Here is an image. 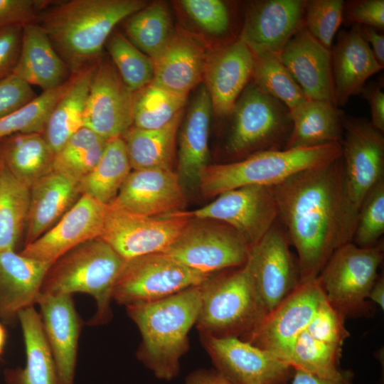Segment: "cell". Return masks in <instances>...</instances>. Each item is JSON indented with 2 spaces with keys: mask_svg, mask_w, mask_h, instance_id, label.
Instances as JSON below:
<instances>
[{
  "mask_svg": "<svg viewBox=\"0 0 384 384\" xmlns=\"http://www.w3.org/2000/svg\"><path fill=\"white\" fill-rule=\"evenodd\" d=\"M384 233V178L370 191L360 208L351 242L361 247L376 245Z\"/></svg>",
  "mask_w": 384,
  "mask_h": 384,
  "instance_id": "obj_45",
  "label": "cell"
},
{
  "mask_svg": "<svg viewBox=\"0 0 384 384\" xmlns=\"http://www.w3.org/2000/svg\"><path fill=\"white\" fill-rule=\"evenodd\" d=\"M70 80L71 77L62 85L42 92L27 105L1 118L0 139L19 133L42 134L53 108Z\"/></svg>",
  "mask_w": 384,
  "mask_h": 384,
  "instance_id": "obj_43",
  "label": "cell"
},
{
  "mask_svg": "<svg viewBox=\"0 0 384 384\" xmlns=\"http://www.w3.org/2000/svg\"><path fill=\"white\" fill-rule=\"evenodd\" d=\"M81 196L79 182L50 171L30 188L26 245L32 242L52 226Z\"/></svg>",
  "mask_w": 384,
  "mask_h": 384,
  "instance_id": "obj_29",
  "label": "cell"
},
{
  "mask_svg": "<svg viewBox=\"0 0 384 384\" xmlns=\"http://www.w3.org/2000/svg\"><path fill=\"white\" fill-rule=\"evenodd\" d=\"M6 339V333L3 326L0 324V355L2 353Z\"/></svg>",
  "mask_w": 384,
  "mask_h": 384,
  "instance_id": "obj_57",
  "label": "cell"
},
{
  "mask_svg": "<svg viewBox=\"0 0 384 384\" xmlns=\"http://www.w3.org/2000/svg\"><path fill=\"white\" fill-rule=\"evenodd\" d=\"M107 141L82 127L55 153L52 171L80 182L95 168Z\"/></svg>",
  "mask_w": 384,
  "mask_h": 384,
  "instance_id": "obj_39",
  "label": "cell"
},
{
  "mask_svg": "<svg viewBox=\"0 0 384 384\" xmlns=\"http://www.w3.org/2000/svg\"><path fill=\"white\" fill-rule=\"evenodd\" d=\"M253 66L252 52L238 37L209 55L203 80L217 115L230 113L250 82Z\"/></svg>",
  "mask_w": 384,
  "mask_h": 384,
  "instance_id": "obj_21",
  "label": "cell"
},
{
  "mask_svg": "<svg viewBox=\"0 0 384 384\" xmlns=\"http://www.w3.org/2000/svg\"><path fill=\"white\" fill-rule=\"evenodd\" d=\"M343 0H306L304 27L323 46L331 50L343 23Z\"/></svg>",
  "mask_w": 384,
  "mask_h": 384,
  "instance_id": "obj_44",
  "label": "cell"
},
{
  "mask_svg": "<svg viewBox=\"0 0 384 384\" xmlns=\"http://www.w3.org/2000/svg\"><path fill=\"white\" fill-rule=\"evenodd\" d=\"M208 56L198 38L186 31H174L163 50L151 60L152 82L188 95L203 80Z\"/></svg>",
  "mask_w": 384,
  "mask_h": 384,
  "instance_id": "obj_26",
  "label": "cell"
},
{
  "mask_svg": "<svg viewBox=\"0 0 384 384\" xmlns=\"http://www.w3.org/2000/svg\"><path fill=\"white\" fill-rule=\"evenodd\" d=\"M383 259L381 245L349 242L335 249L318 276L329 302L344 316L364 309Z\"/></svg>",
  "mask_w": 384,
  "mask_h": 384,
  "instance_id": "obj_10",
  "label": "cell"
},
{
  "mask_svg": "<svg viewBox=\"0 0 384 384\" xmlns=\"http://www.w3.org/2000/svg\"><path fill=\"white\" fill-rule=\"evenodd\" d=\"M0 167H1V165H0Z\"/></svg>",
  "mask_w": 384,
  "mask_h": 384,
  "instance_id": "obj_58",
  "label": "cell"
},
{
  "mask_svg": "<svg viewBox=\"0 0 384 384\" xmlns=\"http://www.w3.org/2000/svg\"><path fill=\"white\" fill-rule=\"evenodd\" d=\"M383 80L366 85L361 95L368 102L370 110V123L378 131L384 132Z\"/></svg>",
  "mask_w": 384,
  "mask_h": 384,
  "instance_id": "obj_52",
  "label": "cell"
},
{
  "mask_svg": "<svg viewBox=\"0 0 384 384\" xmlns=\"http://www.w3.org/2000/svg\"><path fill=\"white\" fill-rule=\"evenodd\" d=\"M185 384H235L216 370H197L186 379Z\"/></svg>",
  "mask_w": 384,
  "mask_h": 384,
  "instance_id": "obj_54",
  "label": "cell"
},
{
  "mask_svg": "<svg viewBox=\"0 0 384 384\" xmlns=\"http://www.w3.org/2000/svg\"><path fill=\"white\" fill-rule=\"evenodd\" d=\"M26 354L24 368L6 369L5 384H58L55 363L40 314L30 306L18 314Z\"/></svg>",
  "mask_w": 384,
  "mask_h": 384,
  "instance_id": "obj_31",
  "label": "cell"
},
{
  "mask_svg": "<svg viewBox=\"0 0 384 384\" xmlns=\"http://www.w3.org/2000/svg\"><path fill=\"white\" fill-rule=\"evenodd\" d=\"M289 239L277 220L250 248L245 264L267 314L299 284L298 262L289 247Z\"/></svg>",
  "mask_w": 384,
  "mask_h": 384,
  "instance_id": "obj_15",
  "label": "cell"
},
{
  "mask_svg": "<svg viewBox=\"0 0 384 384\" xmlns=\"http://www.w3.org/2000/svg\"><path fill=\"white\" fill-rule=\"evenodd\" d=\"M22 33L21 26L0 30V80L14 73L20 56Z\"/></svg>",
  "mask_w": 384,
  "mask_h": 384,
  "instance_id": "obj_51",
  "label": "cell"
},
{
  "mask_svg": "<svg viewBox=\"0 0 384 384\" xmlns=\"http://www.w3.org/2000/svg\"><path fill=\"white\" fill-rule=\"evenodd\" d=\"M36 304L40 306L58 384H73L80 324L71 295L40 293Z\"/></svg>",
  "mask_w": 384,
  "mask_h": 384,
  "instance_id": "obj_22",
  "label": "cell"
},
{
  "mask_svg": "<svg viewBox=\"0 0 384 384\" xmlns=\"http://www.w3.org/2000/svg\"><path fill=\"white\" fill-rule=\"evenodd\" d=\"M147 4L143 0L54 1L36 23L74 73L97 62L116 26Z\"/></svg>",
  "mask_w": 384,
  "mask_h": 384,
  "instance_id": "obj_2",
  "label": "cell"
},
{
  "mask_svg": "<svg viewBox=\"0 0 384 384\" xmlns=\"http://www.w3.org/2000/svg\"><path fill=\"white\" fill-rule=\"evenodd\" d=\"M216 370L235 384H287L292 368L271 352L238 337L202 334Z\"/></svg>",
  "mask_w": 384,
  "mask_h": 384,
  "instance_id": "obj_17",
  "label": "cell"
},
{
  "mask_svg": "<svg viewBox=\"0 0 384 384\" xmlns=\"http://www.w3.org/2000/svg\"><path fill=\"white\" fill-rule=\"evenodd\" d=\"M13 74L45 92L62 85L73 73L46 32L34 22L23 26L20 56Z\"/></svg>",
  "mask_w": 384,
  "mask_h": 384,
  "instance_id": "obj_28",
  "label": "cell"
},
{
  "mask_svg": "<svg viewBox=\"0 0 384 384\" xmlns=\"http://www.w3.org/2000/svg\"><path fill=\"white\" fill-rule=\"evenodd\" d=\"M186 212L164 216L139 215L108 205L99 238L124 260L164 252L191 220Z\"/></svg>",
  "mask_w": 384,
  "mask_h": 384,
  "instance_id": "obj_12",
  "label": "cell"
},
{
  "mask_svg": "<svg viewBox=\"0 0 384 384\" xmlns=\"http://www.w3.org/2000/svg\"><path fill=\"white\" fill-rule=\"evenodd\" d=\"M360 29L362 37L368 44L375 60L384 68L383 31L366 26H360Z\"/></svg>",
  "mask_w": 384,
  "mask_h": 384,
  "instance_id": "obj_53",
  "label": "cell"
},
{
  "mask_svg": "<svg viewBox=\"0 0 384 384\" xmlns=\"http://www.w3.org/2000/svg\"><path fill=\"white\" fill-rule=\"evenodd\" d=\"M96 63L72 74L68 87L48 117L42 134L55 154L84 127V112Z\"/></svg>",
  "mask_w": 384,
  "mask_h": 384,
  "instance_id": "obj_32",
  "label": "cell"
},
{
  "mask_svg": "<svg viewBox=\"0 0 384 384\" xmlns=\"http://www.w3.org/2000/svg\"><path fill=\"white\" fill-rule=\"evenodd\" d=\"M292 384H351L350 378L343 380H331L299 369H294Z\"/></svg>",
  "mask_w": 384,
  "mask_h": 384,
  "instance_id": "obj_55",
  "label": "cell"
},
{
  "mask_svg": "<svg viewBox=\"0 0 384 384\" xmlns=\"http://www.w3.org/2000/svg\"><path fill=\"white\" fill-rule=\"evenodd\" d=\"M249 251V245L230 226L216 220L191 218L164 253L189 268L213 274L244 265Z\"/></svg>",
  "mask_w": 384,
  "mask_h": 384,
  "instance_id": "obj_11",
  "label": "cell"
},
{
  "mask_svg": "<svg viewBox=\"0 0 384 384\" xmlns=\"http://www.w3.org/2000/svg\"><path fill=\"white\" fill-rule=\"evenodd\" d=\"M326 298L318 277L300 282L245 336V341L271 352L288 364L297 338L306 330L319 305Z\"/></svg>",
  "mask_w": 384,
  "mask_h": 384,
  "instance_id": "obj_13",
  "label": "cell"
},
{
  "mask_svg": "<svg viewBox=\"0 0 384 384\" xmlns=\"http://www.w3.org/2000/svg\"><path fill=\"white\" fill-rule=\"evenodd\" d=\"M340 142L342 210L338 247L351 242L364 199L384 178V135L363 117L344 114Z\"/></svg>",
  "mask_w": 384,
  "mask_h": 384,
  "instance_id": "obj_5",
  "label": "cell"
},
{
  "mask_svg": "<svg viewBox=\"0 0 384 384\" xmlns=\"http://www.w3.org/2000/svg\"><path fill=\"white\" fill-rule=\"evenodd\" d=\"M187 95L166 90L152 82L133 92V126L159 129L182 114Z\"/></svg>",
  "mask_w": 384,
  "mask_h": 384,
  "instance_id": "obj_37",
  "label": "cell"
},
{
  "mask_svg": "<svg viewBox=\"0 0 384 384\" xmlns=\"http://www.w3.org/2000/svg\"><path fill=\"white\" fill-rule=\"evenodd\" d=\"M54 156L41 133H19L0 139V164L29 188L52 171Z\"/></svg>",
  "mask_w": 384,
  "mask_h": 384,
  "instance_id": "obj_33",
  "label": "cell"
},
{
  "mask_svg": "<svg viewBox=\"0 0 384 384\" xmlns=\"http://www.w3.org/2000/svg\"><path fill=\"white\" fill-rule=\"evenodd\" d=\"M29 202L30 188L1 165L0 252L15 250L26 223Z\"/></svg>",
  "mask_w": 384,
  "mask_h": 384,
  "instance_id": "obj_38",
  "label": "cell"
},
{
  "mask_svg": "<svg viewBox=\"0 0 384 384\" xmlns=\"http://www.w3.org/2000/svg\"><path fill=\"white\" fill-rule=\"evenodd\" d=\"M107 210V205L82 194L53 226L20 253L53 263L78 245L99 238Z\"/></svg>",
  "mask_w": 384,
  "mask_h": 384,
  "instance_id": "obj_19",
  "label": "cell"
},
{
  "mask_svg": "<svg viewBox=\"0 0 384 384\" xmlns=\"http://www.w3.org/2000/svg\"><path fill=\"white\" fill-rule=\"evenodd\" d=\"M53 0H0V30L36 22Z\"/></svg>",
  "mask_w": 384,
  "mask_h": 384,
  "instance_id": "obj_48",
  "label": "cell"
},
{
  "mask_svg": "<svg viewBox=\"0 0 384 384\" xmlns=\"http://www.w3.org/2000/svg\"><path fill=\"white\" fill-rule=\"evenodd\" d=\"M37 95L15 75L0 80V119L29 103Z\"/></svg>",
  "mask_w": 384,
  "mask_h": 384,
  "instance_id": "obj_50",
  "label": "cell"
},
{
  "mask_svg": "<svg viewBox=\"0 0 384 384\" xmlns=\"http://www.w3.org/2000/svg\"><path fill=\"white\" fill-rule=\"evenodd\" d=\"M341 352V347L316 340L304 330L293 346L288 364L321 378L343 380L350 375L338 367Z\"/></svg>",
  "mask_w": 384,
  "mask_h": 384,
  "instance_id": "obj_41",
  "label": "cell"
},
{
  "mask_svg": "<svg viewBox=\"0 0 384 384\" xmlns=\"http://www.w3.org/2000/svg\"><path fill=\"white\" fill-rule=\"evenodd\" d=\"M52 263L26 257L15 250L0 252V319L18 321L19 313L36 303Z\"/></svg>",
  "mask_w": 384,
  "mask_h": 384,
  "instance_id": "obj_25",
  "label": "cell"
},
{
  "mask_svg": "<svg viewBox=\"0 0 384 384\" xmlns=\"http://www.w3.org/2000/svg\"><path fill=\"white\" fill-rule=\"evenodd\" d=\"M331 53L334 102L338 107L360 95L370 77L383 69L362 37L359 25L339 31Z\"/></svg>",
  "mask_w": 384,
  "mask_h": 384,
  "instance_id": "obj_24",
  "label": "cell"
},
{
  "mask_svg": "<svg viewBox=\"0 0 384 384\" xmlns=\"http://www.w3.org/2000/svg\"><path fill=\"white\" fill-rule=\"evenodd\" d=\"M201 285L126 306L142 337L139 358L159 379L171 380L179 373L180 359L188 347V334L198 315Z\"/></svg>",
  "mask_w": 384,
  "mask_h": 384,
  "instance_id": "obj_3",
  "label": "cell"
},
{
  "mask_svg": "<svg viewBox=\"0 0 384 384\" xmlns=\"http://www.w3.org/2000/svg\"><path fill=\"white\" fill-rule=\"evenodd\" d=\"M182 114L159 129L131 127L122 137L133 170L172 169L175 141Z\"/></svg>",
  "mask_w": 384,
  "mask_h": 384,
  "instance_id": "obj_34",
  "label": "cell"
},
{
  "mask_svg": "<svg viewBox=\"0 0 384 384\" xmlns=\"http://www.w3.org/2000/svg\"><path fill=\"white\" fill-rule=\"evenodd\" d=\"M280 58L308 100L336 105L331 50L323 46L305 27L287 43Z\"/></svg>",
  "mask_w": 384,
  "mask_h": 384,
  "instance_id": "obj_23",
  "label": "cell"
},
{
  "mask_svg": "<svg viewBox=\"0 0 384 384\" xmlns=\"http://www.w3.org/2000/svg\"><path fill=\"white\" fill-rule=\"evenodd\" d=\"M341 154L339 143L262 151L238 161L208 165L198 186L205 197L248 186H274L300 171L329 164Z\"/></svg>",
  "mask_w": 384,
  "mask_h": 384,
  "instance_id": "obj_4",
  "label": "cell"
},
{
  "mask_svg": "<svg viewBox=\"0 0 384 384\" xmlns=\"http://www.w3.org/2000/svg\"><path fill=\"white\" fill-rule=\"evenodd\" d=\"M343 23L384 31V0H351L344 1Z\"/></svg>",
  "mask_w": 384,
  "mask_h": 384,
  "instance_id": "obj_49",
  "label": "cell"
},
{
  "mask_svg": "<svg viewBox=\"0 0 384 384\" xmlns=\"http://www.w3.org/2000/svg\"><path fill=\"white\" fill-rule=\"evenodd\" d=\"M306 331L314 339L338 347L349 336L344 326V315L326 298L319 305Z\"/></svg>",
  "mask_w": 384,
  "mask_h": 384,
  "instance_id": "obj_47",
  "label": "cell"
},
{
  "mask_svg": "<svg viewBox=\"0 0 384 384\" xmlns=\"http://www.w3.org/2000/svg\"><path fill=\"white\" fill-rule=\"evenodd\" d=\"M191 218L223 223L233 228L250 248L278 220L273 186H248L230 190L193 212Z\"/></svg>",
  "mask_w": 384,
  "mask_h": 384,
  "instance_id": "obj_14",
  "label": "cell"
},
{
  "mask_svg": "<svg viewBox=\"0 0 384 384\" xmlns=\"http://www.w3.org/2000/svg\"><path fill=\"white\" fill-rule=\"evenodd\" d=\"M373 302L380 306L382 309L384 308V279L379 277L376 279L368 294Z\"/></svg>",
  "mask_w": 384,
  "mask_h": 384,
  "instance_id": "obj_56",
  "label": "cell"
},
{
  "mask_svg": "<svg viewBox=\"0 0 384 384\" xmlns=\"http://www.w3.org/2000/svg\"><path fill=\"white\" fill-rule=\"evenodd\" d=\"M105 48L121 78L132 92L152 82L154 67L151 58L122 32L115 28L107 38Z\"/></svg>",
  "mask_w": 384,
  "mask_h": 384,
  "instance_id": "obj_42",
  "label": "cell"
},
{
  "mask_svg": "<svg viewBox=\"0 0 384 384\" xmlns=\"http://www.w3.org/2000/svg\"><path fill=\"white\" fill-rule=\"evenodd\" d=\"M127 38L151 60L165 48L173 33L171 19L166 4L162 1L148 4L124 21Z\"/></svg>",
  "mask_w": 384,
  "mask_h": 384,
  "instance_id": "obj_36",
  "label": "cell"
},
{
  "mask_svg": "<svg viewBox=\"0 0 384 384\" xmlns=\"http://www.w3.org/2000/svg\"><path fill=\"white\" fill-rule=\"evenodd\" d=\"M196 325L202 334L215 337L247 336L267 312L246 264L201 285Z\"/></svg>",
  "mask_w": 384,
  "mask_h": 384,
  "instance_id": "obj_7",
  "label": "cell"
},
{
  "mask_svg": "<svg viewBox=\"0 0 384 384\" xmlns=\"http://www.w3.org/2000/svg\"><path fill=\"white\" fill-rule=\"evenodd\" d=\"M132 169L123 139L108 140L95 168L79 182L80 193L108 206L117 196Z\"/></svg>",
  "mask_w": 384,
  "mask_h": 384,
  "instance_id": "obj_35",
  "label": "cell"
},
{
  "mask_svg": "<svg viewBox=\"0 0 384 384\" xmlns=\"http://www.w3.org/2000/svg\"><path fill=\"white\" fill-rule=\"evenodd\" d=\"M124 260L100 238L85 242L52 263L41 293L88 294L95 299L97 306L92 323L105 322L110 316L112 289Z\"/></svg>",
  "mask_w": 384,
  "mask_h": 384,
  "instance_id": "obj_6",
  "label": "cell"
},
{
  "mask_svg": "<svg viewBox=\"0 0 384 384\" xmlns=\"http://www.w3.org/2000/svg\"><path fill=\"white\" fill-rule=\"evenodd\" d=\"M186 14L201 29L213 36L226 33L230 27L228 5L220 0L180 1Z\"/></svg>",
  "mask_w": 384,
  "mask_h": 384,
  "instance_id": "obj_46",
  "label": "cell"
},
{
  "mask_svg": "<svg viewBox=\"0 0 384 384\" xmlns=\"http://www.w3.org/2000/svg\"><path fill=\"white\" fill-rule=\"evenodd\" d=\"M292 130L285 149L340 143L344 112L334 104L307 100L289 111Z\"/></svg>",
  "mask_w": 384,
  "mask_h": 384,
  "instance_id": "obj_30",
  "label": "cell"
},
{
  "mask_svg": "<svg viewBox=\"0 0 384 384\" xmlns=\"http://www.w3.org/2000/svg\"><path fill=\"white\" fill-rule=\"evenodd\" d=\"M133 92L110 58H100L92 77L83 126L106 140L122 135L133 126Z\"/></svg>",
  "mask_w": 384,
  "mask_h": 384,
  "instance_id": "obj_16",
  "label": "cell"
},
{
  "mask_svg": "<svg viewBox=\"0 0 384 384\" xmlns=\"http://www.w3.org/2000/svg\"><path fill=\"white\" fill-rule=\"evenodd\" d=\"M185 203V190L176 172L156 169L132 171L110 205L134 214L157 217L181 211Z\"/></svg>",
  "mask_w": 384,
  "mask_h": 384,
  "instance_id": "obj_20",
  "label": "cell"
},
{
  "mask_svg": "<svg viewBox=\"0 0 384 384\" xmlns=\"http://www.w3.org/2000/svg\"><path fill=\"white\" fill-rule=\"evenodd\" d=\"M250 82L281 102L289 111L308 100L283 64L280 53L254 55Z\"/></svg>",
  "mask_w": 384,
  "mask_h": 384,
  "instance_id": "obj_40",
  "label": "cell"
},
{
  "mask_svg": "<svg viewBox=\"0 0 384 384\" xmlns=\"http://www.w3.org/2000/svg\"><path fill=\"white\" fill-rule=\"evenodd\" d=\"M212 105L204 85L196 92L178 139L177 175L183 189L199 185L208 166V135Z\"/></svg>",
  "mask_w": 384,
  "mask_h": 384,
  "instance_id": "obj_27",
  "label": "cell"
},
{
  "mask_svg": "<svg viewBox=\"0 0 384 384\" xmlns=\"http://www.w3.org/2000/svg\"><path fill=\"white\" fill-rule=\"evenodd\" d=\"M342 178L340 156L273 186L278 220L298 253L300 282L317 278L338 247Z\"/></svg>",
  "mask_w": 384,
  "mask_h": 384,
  "instance_id": "obj_1",
  "label": "cell"
},
{
  "mask_svg": "<svg viewBox=\"0 0 384 384\" xmlns=\"http://www.w3.org/2000/svg\"><path fill=\"white\" fill-rule=\"evenodd\" d=\"M306 0H260L245 9L238 38L253 55L280 53L287 43L304 28Z\"/></svg>",
  "mask_w": 384,
  "mask_h": 384,
  "instance_id": "obj_18",
  "label": "cell"
},
{
  "mask_svg": "<svg viewBox=\"0 0 384 384\" xmlns=\"http://www.w3.org/2000/svg\"><path fill=\"white\" fill-rule=\"evenodd\" d=\"M212 274L196 271L164 252L124 260L112 298L121 304L161 299L202 284Z\"/></svg>",
  "mask_w": 384,
  "mask_h": 384,
  "instance_id": "obj_9",
  "label": "cell"
},
{
  "mask_svg": "<svg viewBox=\"0 0 384 384\" xmlns=\"http://www.w3.org/2000/svg\"><path fill=\"white\" fill-rule=\"evenodd\" d=\"M228 116L231 123L225 151L236 161L262 151L285 149L292 126L289 110L252 82Z\"/></svg>",
  "mask_w": 384,
  "mask_h": 384,
  "instance_id": "obj_8",
  "label": "cell"
}]
</instances>
